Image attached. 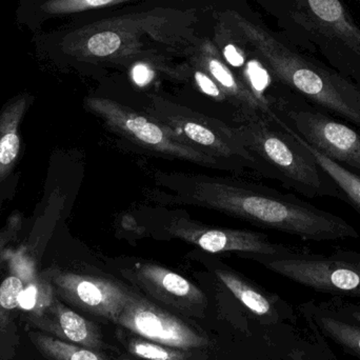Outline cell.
<instances>
[{
    "label": "cell",
    "mask_w": 360,
    "mask_h": 360,
    "mask_svg": "<svg viewBox=\"0 0 360 360\" xmlns=\"http://www.w3.org/2000/svg\"><path fill=\"white\" fill-rule=\"evenodd\" d=\"M152 199L160 205H192L240 218L304 240L357 239L359 233L344 218L295 195L228 177L158 172Z\"/></svg>",
    "instance_id": "cell-1"
},
{
    "label": "cell",
    "mask_w": 360,
    "mask_h": 360,
    "mask_svg": "<svg viewBox=\"0 0 360 360\" xmlns=\"http://www.w3.org/2000/svg\"><path fill=\"white\" fill-rule=\"evenodd\" d=\"M235 21L275 79L315 107L360 130L359 86L260 25L238 15Z\"/></svg>",
    "instance_id": "cell-2"
},
{
    "label": "cell",
    "mask_w": 360,
    "mask_h": 360,
    "mask_svg": "<svg viewBox=\"0 0 360 360\" xmlns=\"http://www.w3.org/2000/svg\"><path fill=\"white\" fill-rule=\"evenodd\" d=\"M236 130L245 148L264 167L266 177L309 198L330 197L345 202L338 184L281 116L273 120L248 116Z\"/></svg>",
    "instance_id": "cell-3"
},
{
    "label": "cell",
    "mask_w": 360,
    "mask_h": 360,
    "mask_svg": "<svg viewBox=\"0 0 360 360\" xmlns=\"http://www.w3.org/2000/svg\"><path fill=\"white\" fill-rule=\"evenodd\" d=\"M146 111L195 149L234 168L251 169L266 177L264 167L245 148L236 128L155 95L149 97Z\"/></svg>",
    "instance_id": "cell-4"
},
{
    "label": "cell",
    "mask_w": 360,
    "mask_h": 360,
    "mask_svg": "<svg viewBox=\"0 0 360 360\" xmlns=\"http://www.w3.org/2000/svg\"><path fill=\"white\" fill-rule=\"evenodd\" d=\"M84 105L91 113L101 118L112 132L139 148L205 168L236 170L234 167L195 149L172 129L147 113H141L117 101L103 97H88L84 101Z\"/></svg>",
    "instance_id": "cell-5"
},
{
    "label": "cell",
    "mask_w": 360,
    "mask_h": 360,
    "mask_svg": "<svg viewBox=\"0 0 360 360\" xmlns=\"http://www.w3.org/2000/svg\"><path fill=\"white\" fill-rule=\"evenodd\" d=\"M277 114L313 149L360 177L359 129L292 91L281 99Z\"/></svg>",
    "instance_id": "cell-6"
},
{
    "label": "cell",
    "mask_w": 360,
    "mask_h": 360,
    "mask_svg": "<svg viewBox=\"0 0 360 360\" xmlns=\"http://www.w3.org/2000/svg\"><path fill=\"white\" fill-rule=\"evenodd\" d=\"M266 269L321 293L360 297V254L338 250L319 255L296 249L277 257L253 256Z\"/></svg>",
    "instance_id": "cell-7"
},
{
    "label": "cell",
    "mask_w": 360,
    "mask_h": 360,
    "mask_svg": "<svg viewBox=\"0 0 360 360\" xmlns=\"http://www.w3.org/2000/svg\"><path fill=\"white\" fill-rule=\"evenodd\" d=\"M149 232L156 238L179 239L211 254L234 252L248 257H277L295 248L273 243L266 235L250 230L217 228L191 219L181 211H162Z\"/></svg>",
    "instance_id": "cell-8"
},
{
    "label": "cell",
    "mask_w": 360,
    "mask_h": 360,
    "mask_svg": "<svg viewBox=\"0 0 360 360\" xmlns=\"http://www.w3.org/2000/svg\"><path fill=\"white\" fill-rule=\"evenodd\" d=\"M55 296L72 309L116 323L133 290L114 279L49 266L40 273Z\"/></svg>",
    "instance_id": "cell-9"
},
{
    "label": "cell",
    "mask_w": 360,
    "mask_h": 360,
    "mask_svg": "<svg viewBox=\"0 0 360 360\" xmlns=\"http://www.w3.org/2000/svg\"><path fill=\"white\" fill-rule=\"evenodd\" d=\"M112 262L122 277L158 302L195 315L207 304L197 285L166 266L135 257L115 258Z\"/></svg>",
    "instance_id": "cell-10"
},
{
    "label": "cell",
    "mask_w": 360,
    "mask_h": 360,
    "mask_svg": "<svg viewBox=\"0 0 360 360\" xmlns=\"http://www.w3.org/2000/svg\"><path fill=\"white\" fill-rule=\"evenodd\" d=\"M115 323L139 338L172 348L190 351L209 346L207 338L179 317L166 312L136 292H133Z\"/></svg>",
    "instance_id": "cell-11"
},
{
    "label": "cell",
    "mask_w": 360,
    "mask_h": 360,
    "mask_svg": "<svg viewBox=\"0 0 360 360\" xmlns=\"http://www.w3.org/2000/svg\"><path fill=\"white\" fill-rule=\"evenodd\" d=\"M23 327L53 336L61 342L90 350H103V335L94 321L53 296L22 314Z\"/></svg>",
    "instance_id": "cell-12"
},
{
    "label": "cell",
    "mask_w": 360,
    "mask_h": 360,
    "mask_svg": "<svg viewBox=\"0 0 360 360\" xmlns=\"http://www.w3.org/2000/svg\"><path fill=\"white\" fill-rule=\"evenodd\" d=\"M29 262L13 264L11 274L0 283V360H23L20 328L25 311L27 285L36 276Z\"/></svg>",
    "instance_id": "cell-13"
},
{
    "label": "cell",
    "mask_w": 360,
    "mask_h": 360,
    "mask_svg": "<svg viewBox=\"0 0 360 360\" xmlns=\"http://www.w3.org/2000/svg\"><path fill=\"white\" fill-rule=\"evenodd\" d=\"M195 65L211 76L212 79L226 94L228 101L239 108L243 118L262 115L272 120L278 115L275 111L274 105L256 92L250 84L241 82L220 58L211 44L201 46L197 53Z\"/></svg>",
    "instance_id": "cell-14"
},
{
    "label": "cell",
    "mask_w": 360,
    "mask_h": 360,
    "mask_svg": "<svg viewBox=\"0 0 360 360\" xmlns=\"http://www.w3.org/2000/svg\"><path fill=\"white\" fill-rule=\"evenodd\" d=\"M126 1L130 0H19L15 19L19 27L34 34L41 31L46 21L76 16Z\"/></svg>",
    "instance_id": "cell-15"
},
{
    "label": "cell",
    "mask_w": 360,
    "mask_h": 360,
    "mask_svg": "<svg viewBox=\"0 0 360 360\" xmlns=\"http://www.w3.org/2000/svg\"><path fill=\"white\" fill-rule=\"evenodd\" d=\"M31 95H18L11 99L0 114V182L10 174L20 150L19 126L29 108Z\"/></svg>",
    "instance_id": "cell-16"
},
{
    "label": "cell",
    "mask_w": 360,
    "mask_h": 360,
    "mask_svg": "<svg viewBox=\"0 0 360 360\" xmlns=\"http://www.w3.org/2000/svg\"><path fill=\"white\" fill-rule=\"evenodd\" d=\"M214 274L234 297L252 313L258 316L272 314L271 300L237 273L224 266H214Z\"/></svg>",
    "instance_id": "cell-17"
},
{
    "label": "cell",
    "mask_w": 360,
    "mask_h": 360,
    "mask_svg": "<svg viewBox=\"0 0 360 360\" xmlns=\"http://www.w3.org/2000/svg\"><path fill=\"white\" fill-rule=\"evenodd\" d=\"M29 342L46 360H108L97 351L61 342L53 336L23 327Z\"/></svg>",
    "instance_id": "cell-18"
},
{
    "label": "cell",
    "mask_w": 360,
    "mask_h": 360,
    "mask_svg": "<svg viewBox=\"0 0 360 360\" xmlns=\"http://www.w3.org/2000/svg\"><path fill=\"white\" fill-rule=\"evenodd\" d=\"M300 139L304 147L314 156L319 166L338 184L344 194L345 202L348 203L354 210H360V177L313 149L302 137L300 136Z\"/></svg>",
    "instance_id": "cell-19"
},
{
    "label": "cell",
    "mask_w": 360,
    "mask_h": 360,
    "mask_svg": "<svg viewBox=\"0 0 360 360\" xmlns=\"http://www.w3.org/2000/svg\"><path fill=\"white\" fill-rule=\"evenodd\" d=\"M129 352L143 360H190L188 351L165 346L145 338H131L127 344Z\"/></svg>",
    "instance_id": "cell-20"
},
{
    "label": "cell",
    "mask_w": 360,
    "mask_h": 360,
    "mask_svg": "<svg viewBox=\"0 0 360 360\" xmlns=\"http://www.w3.org/2000/svg\"><path fill=\"white\" fill-rule=\"evenodd\" d=\"M319 323L330 338L347 350L360 355V328L332 317H321Z\"/></svg>",
    "instance_id": "cell-21"
},
{
    "label": "cell",
    "mask_w": 360,
    "mask_h": 360,
    "mask_svg": "<svg viewBox=\"0 0 360 360\" xmlns=\"http://www.w3.org/2000/svg\"><path fill=\"white\" fill-rule=\"evenodd\" d=\"M192 78L196 88L203 94L211 97L214 101H219V103L228 101L226 94L222 92L218 84L212 79L211 76L197 65L193 70Z\"/></svg>",
    "instance_id": "cell-22"
},
{
    "label": "cell",
    "mask_w": 360,
    "mask_h": 360,
    "mask_svg": "<svg viewBox=\"0 0 360 360\" xmlns=\"http://www.w3.org/2000/svg\"><path fill=\"white\" fill-rule=\"evenodd\" d=\"M22 228V219L19 214H14L8 218L6 226L0 230V262L6 254V248L18 236Z\"/></svg>",
    "instance_id": "cell-23"
},
{
    "label": "cell",
    "mask_w": 360,
    "mask_h": 360,
    "mask_svg": "<svg viewBox=\"0 0 360 360\" xmlns=\"http://www.w3.org/2000/svg\"><path fill=\"white\" fill-rule=\"evenodd\" d=\"M224 55L226 61L234 67H240V65H243V60H245L240 50L233 44H229L224 46Z\"/></svg>",
    "instance_id": "cell-24"
},
{
    "label": "cell",
    "mask_w": 360,
    "mask_h": 360,
    "mask_svg": "<svg viewBox=\"0 0 360 360\" xmlns=\"http://www.w3.org/2000/svg\"><path fill=\"white\" fill-rule=\"evenodd\" d=\"M133 78L137 84L143 86V84H148L150 80L153 77V72L150 71L149 68L147 65H139L133 69Z\"/></svg>",
    "instance_id": "cell-25"
},
{
    "label": "cell",
    "mask_w": 360,
    "mask_h": 360,
    "mask_svg": "<svg viewBox=\"0 0 360 360\" xmlns=\"http://www.w3.org/2000/svg\"><path fill=\"white\" fill-rule=\"evenodd\" d=\"M353 317L356 319L359 323H360V311H356V312H352Z\"/></svg>",
    "instance_id": "cell-26"
},
{
    "label": "cell",
    "mask_w": 360,
    "mask_h": 360,
    "mask_svg": "<svg viewBox=\"0 0 360 360\" xmlns=\"http://www.w3.org/2000/svg\"><path fill=\"white\" fill-rule=\"evenodd\" d=\"M355 211H356L357 214H359V215L360 216V210H355Z\"/></svg>",
    "instance_id": "cell-27"
},
{
    "label": "cell",
    "mask_w": 360,
    "mask_h": 360,
    "mask_svg": "<svg viewBox=\"0 0 360 360\" xmlns=\"http://www.w3.org/2000/svg\"><path fill=\"white\" fill-rule=\"evenodd\" d=\"M355 1L357 2V4H360V0H355Z\"/></svg>",
    "instance_id": "cell-28"
},
{
    "label": "cell",
    "mask_w": 360,
    "mask_h": 360,
    "mask_svg": "<svg viewBox=\"0 0 360 360\" xmlns=\"http://www.w3.org/2000/svg\"><path fill=\"white\" fill-rule=\"evenodd\" d=\"M122 360H130V359H122Z\"/></svg>",
    "instance_id": "cell-29"
}]
</instances>
